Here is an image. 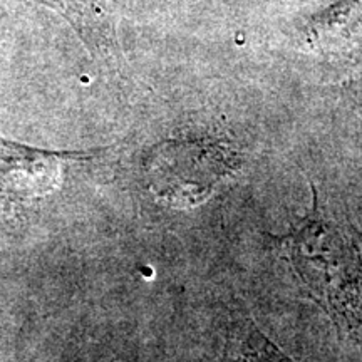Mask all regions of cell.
Masks as SVG:
<instances>
[{
  "label": "cell",
  "mask_w": 362,
  "mask_h": 362,
  "mask_svg": "<svg viewBox=\"0 0 362 362\" xmlns=\"http://www.w3.org/2000/svg\"><path fill=\"white\" fill-rule=\"evenodd\" d=\"M238 160L230 149L203 141L166 143L146 163L151 192L175 208L200 205L221 180L233 175Z\"/></svg>",
  "instance_id": "2"
},
{
  "label": "cell",
  "mask_w": 362,
  "mask_h": 362,
  "mask_svg": "<svg viewBox=\"0 0 362 362\" xmlns=\"http://www.w3.org/2000/svg\"><path fill=\"white\" fill-rule=\"evenodd\" d=\"M220 362H296L265 336L247 314L230 320Z\"/></svg>",
  "instance_id": "5"
},
{
  "label": "cell",
  "mask_w": 362,
  "mask_h": 362,
  "mask_svg": "<svg viewBox=\"0 0 362 362\" xmlns=\"http://www.w3.org/2000/svg\"><path fill=\"white\" fill-rule=\"evenodd\" d=\"M84 153L45 151L0 138V198L25 202L52 193L62 163Z\"/></svg>",
  "instance_id": "3"
},
{
  "label": "cell",
  "mask_w": 362,
  "mask_h": 362,
  "mask_svg": "<svg viewBox=\"0 0 362 362\" xmlns=\"http://www.w3.org/2000/svg\"><path fill=\"white\" fill-rule=\"evenodd\" d=\"M310 189V210L275 240L312 300L322 307L339 332L362 337L361 248L320 205L314 185Z\"/></svg>",
  "instance_id": "1"
},
{
  "label": "cell",
  "mask_w": 362,
  "mask_h": 362,
  "mask_svg": "<svg viewBox=\"0 0 362 362\" xmlns=\"http://www.w3.org/2000/svg\"><path fill=\"white\" fill-rule=\"evenodd\" d=\"M64 16L89 49L111 52L116 44L107 0H40Z\"/></svg>",
  "instance_id": "4"
}]
</instances>
